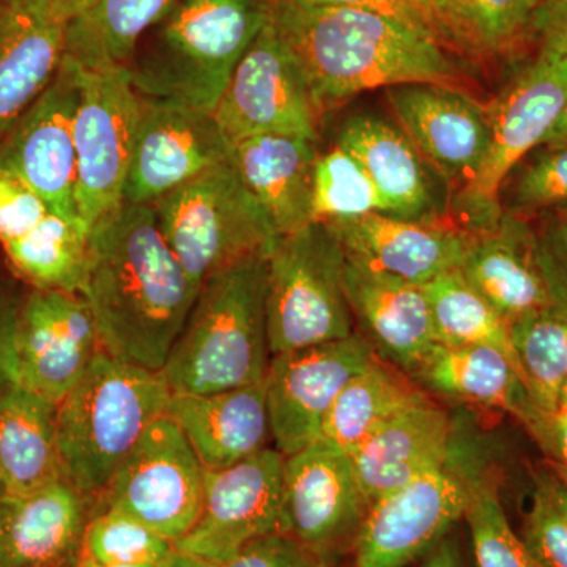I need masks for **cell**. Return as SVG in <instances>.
<instances>
[{
	"mask_svg": "<svg viewBox=\"0 0 567 567\" xmlns=\"http://www.w3.org/2000/svg\"><path fill=\"white\" fill-rule=\"evenodd\" d=\"M81 297L104 352L162 372L197 290L164 240L152 205L123 203L92 229Z\"/></svg>",
	"mask_w": 567,
	"mask_h": 567,
	"instance_id": "6da1fadb",
	"label": "cell"
},
{
	"mask_svg": "<svg viewBox=\"0 0 567 567\" xmlns=\"http://www.w3.org/2000/svg\"><path fill=\"white\" fill-rule=\"evenodd\" d=\"M271 20L322 115L379 87L436 84L468 92L464 71L435 35L388 14L274 0Z\"/></svg>",
	"mask_w": 567,
	"mask_h": 567,
	"instance_id": "7a4b0ae2",
	"label": "cell"
},
{
	"mask_svg": "<svg viewBox=\"0 0 567 567\" xmlns=\"http://www.w3.org/2000/svg\"><path fill=\"white\" fill-rule=\"evenodd\" d=\"M267 251L205 279L162 369L171 393H219L264 382L271 360Z\"/></svg>",
	"mask_w": 567,
	"mask_h": 567,
	"instance_id": "3957f363",
	"label": "cell"
},
{
	"mask_svg": "<svg viewBox=\"0 0 567 567\" xmlns=\"http://www.w3.org/2000/svg\"><path fill=\"white\" fill-rule=\"evenodd\" d=\"M274 0H178L147 54L130 62L153 102L205 112L218 106L238 62L271 18Z\"/></svg>",
	"mask_w": 567,
	"mask_h": 567,
	"instance_id": "277c9868",
	"label": "cell"
},
{
	"mask_svg": "<svg viewBox=\"0 0 567 567\" xmlns=\"http://www.w3.org/2000/svg\"><path fill=\"white\" fill-rule=\"evenodd\" d=\"M171 395L162 372L100 350L58 405L63 480L93 502L145 431L166 415Z\"/></svg>",
	"mask_w": 567,
	"mask_h": 567,
	"instance_id": "5b68a950",
	"label": "cell"
},
{
	"mask_svg": "<svg viewBox=\"0 0 567 567\" xmlns=\"http://www.w3.org/2000/svg\"><path fill=\"white\" fill-rule=\"evenodd\" d=\"M344 249L324 223L276 238L267 251V330L271 357L354 333L346 293Z\"/></svg>",
	"mask_w": 567,
	"mask_h": 567,
	"instance_id": "8992f818",
	"label": "cell"
},
{
	"mask_svg": "<svg viewBox=\"0 0 567 567\" xmlns=\"http://www.w3.org/2000/svg\"><path fill=\"white\" fill-rule=\"evenodd\" d=\"M152 207L164 240L197 293L208 276L265 251L278 238L234 159L183 183Z\"/></svg>",
	"mask_w": 567,
	"mask_h": 567,
	"instance_id": "52a82bcc",
	"label": "cell"
},
{
	"mask_svg": "<svg viewBox=\"0 0 567 567\" xmlns=\"http://www.w3.org/2000/svg\"><path fill=\"white\" fill-rule=\"evenodd\" d=\"M567 104V55L539 50L498 99L487 104L491 145L475 181L454 194V212L470 233L503 216L502 188L517 164L543 144Z\"/></svg>",
	"mask_w": 567,
	"mask_h": 567,
	"instance_id": "ba28073f",
	"label": "cell"
},
{
	"mask_svg": "<svg viewBox=\"0 0 567 567\" xmlns=\"http://www.w3.org/2000/svg\"><path fill=\"white\" fill-rule=\"evenodd\" d=\"M204 473L181 427L166 413L123 458L102 494L93 499L92 511H122L175 546L199 518Z\"/></svg>",
	"mask_w": 567,
	"mask_h": 567,
	"instance_id": "9c48e42d",
	"label": "cell"
},
{
	"mask_svg": "<svg viewBox=\"0 0 567 567\" xmlns=\"http://www.w3.org/2000/svg\"><path fill=\"white\" fill-rule=\"evenodd\" d=\"M144 103L128 66L84 70L74 123L76 205L91 229L122 207Z\"/></svg>",
	"mask_w": 567,
	"mask_h": 567,
	"instance_id": "30bf717a",
	"label": "cell"
},
{
	"mask_svg": "<svg viewBox=\"0 0 567 567\" xmlns=\"http://www.w3.org/2000/svg\"><path fill=\"white\" fill-rule=\"evenodd\" d=\"M477 472L465 451L369 506L353 543V567H406L425 557L464 517Z\"/></svg>",
	"mask_w": 567,
	"mask_h": 567,
	"instance_id": "8fae6325",
	"label": "cell"
},
{
	"mask_svg": "<svg viewBox=\"0 0 567 567\" xmlns=\"http://www.w3.org/2000/svg\"><path fill=\"white\" fill-rule=\"evenodd\" d=\"M213 115L233 144L262 134L319 140L322 112L271 18L238 62Z\"/></svg>",
	"mask_w": 567,
	"mask_h": 567,
	"instance_id": "7c38bea8",
	"label": "cell"
},
{
	"mask_svg": "<svg viewBox=\"0 0 567 567\" xmlns=\"http://www.w3.org/2000/svg\"><path fill=\"white\" fill-rule=\"evenodd\" d=\"M375 358L374 347L358 331L271 357L264 386L276 450L292 456L320 440L338 395Z\"/></svg>",
	"mask_w": 567,
	"mask_h": 567,
	"instance_id": "4fadbf2b",
	"label": "cell"
},
{
	"mask_svg": "<svg viewBox=\"0 0 567 567\" xmlns=\"http://www.w3.org/2000/svg\"><path fill=\"white\" fill-rule=\"evenodd\" d=\"M369 503L352 457L327 440H317L284 462L281 533L330 563L353 546Z\"/></svg>",
	"mask_w": 567,
	"mask_h": 567,
	"instance_id": "5bb4252c",
	"label": "cell"
},
{
	"mask_svg": "<svg viewBox=\"0 0 567 567\" xmlns=\"http://www.w3.org/2000/svg\"><path fill=\"white\" fill-rule=\"evenodd\" d=\"M84 69L63 55L61 69L39 100L0 141V167L20 175L50 212L81 218L76 205L74 123Z\"/></svg>",
	"mask_w": 567,
	"mask_h": 567,
	"instance_id": "9a60e30c",
	"label": "cell"
},
{
	"mask_svg": "<svg viewBox=\"0 0 567 567\" xmlns=\"http://www.w3.org/2000/svg\"><path fill=\"white\" fill-rule=\"evenodd\" d=\"M284 462L265 447L229 468L205 470L203 509L175 550L219 566L257 537L281 533Z\"/></svg>",
	"mask_w": 567,
	"mask_h": 567,
	"instance_id": "2e32d148",
	"label": "cell"
},
{
	"mask_svg": "<svg viewBox=\"0 0 567 567\" xmlns=\"http://www.w3.org/2000/svg\"><path fill=\"white\" fill-rule=\"evenodd\" d=\"M102 350L91 308L78 293L32 289L17 324L20 383L59 405Z\"/></svg>",
	"mask_w": 567,
	"mask_h": 567,
	"instance_id": "e0dca14e",
	"label": "cell"
},
{
	"mask_svg": "<svg viewBox=\"0 0 567 567\" xmlns=\"http://www.w3.org/2000/svg\"><path fill=\"white\" fill-rule=\"evenodd\" d=\"M386 99L399 128L454 194L475 181L491 145L487 104L436 84L394 85Z\"/></svg>",
	"mask_w": 567,
	"mask_h": 567,
	"instance_id": "ac0fdd59",
	"label": "cell"
},
{
	"mask_svg": "<svg viewBox=\"0 0 567 567\" xmlns=\"http://www.w3.org/2000/svg\"><path fill=\"white\" fill-rule=\"evenodd\" d=\"M233 152L212 112L145 99L123 203L152 205Z\"/></svg>",
	"mask_w": 567,
	"mask_h": 567,
	"instance_id": "d6986e66",
	"label": "cell"
},
{
	"mask_svg": "<svg viewBox=\"0 0 567 567\" xmlns=\"http://www.w3.org/2000/svg\"><path fill=\"white\" fill-rule=\"evenodd\" d=\"M324 224L349 262L420 286L461 267L473 240V233L451 219L412 221L371 213Z\"/></svg>",
	"mask_w": 567,
	"mask_h": 567,
	"instance_id": "ffe728a7",
	"label": "cell"
},
{
	"mask_svg": "<svg viewBox=\"0 0 567 567\" xmlns=\"http://www.w3.org/2000/svg\"><path fill=\"white\" fill-rule=\"evenodd\" d=\"M346 293L358 333L377 357L412 377L434 353L436 341L424 287L347 260Z\"/></svg>",
	"mask_w": 567,
	"mask_h": 567,
	"instance_id": "44dd1931",
	"label": "cell"
},
{
	"mask_svg": "<svg viewBox=\"0 0 567 567\" xmlns=\"http://www.w3.org/2000/svg\"><path fill=\"white\" fill-rule=\"evenodd\" d=\"M454 423L427 393L399 410L350 454L369 506L445 465L456 451Z\"/></svg>",
	"mask_w": 567,
	"mask_h": 567,
	"instance_id": "7402d4cb",
	"label": "cell"
},
{
	"mask_svg": "<svg viewBox=\"0 0 567 567\" xmlns=\"http://www.w3.org/2000/svg\"><path fill=\"white\" fill-rule=\"evenodd\" d=\"M458 270L507 323L561 303L540 259L532 219L514 213L503 212L492 229L473 234Z\"/></svg>",
	"mask_w": 567,
	"mask_h": 567,
	"instance_id": "603a6c76",
	"label": "cell"
},
{
	"mask_svg": "<svg viewBox=\"0 0 567 567\" xmlns=\"http://www.w3.org/2000/svg\"><path fill=\"white\" fill-rule=\"evenodd\" d=\"M92 502L69 481L0 499V567H76Z\"/></svg>",
	"mask_w": 567,
	"mask_h": 567,
	"instance_id": "cb8c5ba5",
	"label": "cell"
},
{
	"mask_svg": "<svg viewBox=\"0 0 567 567\" xmlns=\"http://www.w3.org/2000/svg\"><path fill=\"white\" fill-rule=\"evenodd\" d=\"M65 24L50 0H0V141L54 80Z\"/></svg>",
	"mask_w": 567,
	"mask_h": 567,
	"instance_id": "d4e9b609",
	"label": "cell"
},
{
	"mask_svg": "<svg viewBox=\"0 0 567 567\" xmlns=\"http://www.w3.org/2000/svg\"><path fill=\"white\" fill-rule=\"evenodd\" d=\"M167 415L207 472L256 456L271 439L264 382L219 393L173 394Z\"/></svg>",
	"mask_w": 567,
	"mask_h": 567,
	"instance_id": "484cf974",
	"label": "cell"
},
{
	"mask_svg": "<svg viewBox=\"0 0 567 567\" xmlns=\"http://www.w3.org/2000/svg\"><path fill=\"white\" fill-rule=\"evenodd\" d=\"M319 155L315 141L293 134H262L235 142L234 164L278 237L312 223Z\"/></svg>",
	"mask_w": 567,
	"mask_h": 567,
	"instance_id": "4316f807",
	"label": "cell"
},
{
	"mask_svg": "<svg viewBox=\"0 0 567 567\" xmlns=\"http://www.w3.org/2000/svg\"><path fill=\"white\" fill-rule=\"evenodd\" d=\"M336 145L352 155L385 197L390 213L412 221H439L427 163L399 126L374 115H353L338 133Z\"/></svg>",
	"mask_w": 567,
	"mask_h": 567,
	"instance_id": "83f0119b",
	"label": "cell"
},
{
	"mask_svg": "<svg viewBox=\"0 0 567 567\" xmlns=\"http://www.w3.org/2000/svg\"><path fill=\"white\" fill-rule=\"evenodd\" d=\"M412 379L450 401L513 416L522 427L540 410L516 365L491 346H439Z\"/></svg>",
	"mask_w": 567,
	"mask_h": 567,
	"instance_id": "f1b7e54d",
	"label": "cell"
},
{
	"mask_svg": "<svg viewBox=\"0 0 567 567\" xmlns=\"http://www.w3.org/2000/svg\"><path fill=\"white\" fill-rule=\"evenodd\" d=\"M0 476L7 494L63 480L58 405L22 385L0 398Z\"/></svg>",
	"mask_w": 567,
	"mask_h": 567,
	"instance_id": "f546056e",
	"label": "cell"
},
{
	"mask_svg": "<svg viewBox=\"0 0 567 567\" xmlns=\"http://www.w3.org/2000/svg\"><path fill=\"white\" fill-rule=\"evenodd\" d=\"M175 0H93L65 24V58L87 71L128 66L137 41Z\"/></svg>",
	"mask_w": 567,
	"mask_h": 567,
	"instance_id": "4dcf8cb0",
	"label": "cell"
},
{
	"mask_svg": "<svg viewBox=\"0 0 567 567\" xmlns=\"http://www.w3.org/2000/svg\"><path fill=\"white\" fill-rule=\"evenodd\" d=\"M543 0H427L436 39L475 59L505 58L529 40Z\"/></svg>",
	"mask_w": 567,
	"mask_h": 567,
	"instance_id": "1f68e13d",
	"label": "cell"
},
{
	"mask_svg": "<svg viewBox=\"0 0 567 567\" xmlns=\"http://www.w3.org/2000/svg\"><path fill=\"white\" fill-rule=\"evenodd\" d=\"M424 394L412 377L377 357L338 395L320 439L352 454L380 425Z\"/></svg>",
	"mask_w": 567,
	"mask_h": 567,
	"instance_id": "d6a6232c",
	"label": "cell"
},
{
	"mask_svg": "<svg viewBox=\"0 0 567 567\" xmlns=\"http://www.w3.org/2000/svg\"><path fill=\"white\" fill-rule=\"evenodd\" d=\"M92 229L81 218L48 213L35 227L2 245L13 270L32 289L81 295Z\"/></svg>",
	"mask_w": 567,
	"mask_h": 567,
	"instance_id": "836d02e7",
	"label": "cell"
},
{
	"mask_svg": "<svg viewBox=\"0 0 567 567\" xmlns=\"http://www.w3.org/2000/svg\"><path fill=\"white\" fill-rule=\"evenodd\" d=\"M423 287L440 346L495 347L509 358L522 375L511 344L509 323L466 281L458 268L436 276Z\"/></svg>",
	"mask_w": 567,
	"mask_h": 567,
	"instance_id": "e575fe53",
	"label": "cell"
},
{
	"mask_svg": "<svg viewBox=\"0 0 567 567\" xmlns=\"http://www.w3.org/2000/svg\"><path fill=\"white\" fill-rule=\"evenodd\" d=\"M511 344L537 409L554 412L567 377V303H555L509 323Z\"/></svg>",
	"mask_w": 567,
	"mask_h": 567,
	"instance_id": "d590c367",
	"label": "cell"
},
{
	"mask_svg": "<svg viewBox=\"0 0 567 567\" xmlns=\"http://www.w3.org/2000/svg\"><path fill=\"white\" fill-rule=\"evenodd\" d=\"M464 517L477 567H546L511 525L494 472L473 475Z\"/></svg>",
	"mask_w": 567,
	"mask_h": 567,
	"instance_id": "8d00e7d4",
	"label": "cell"
},
{
	"mask_svg": "<svg viewBox=\"0 0 567 567\" xmlns=\"http://www.w3.org/2000/svg\"><path fill=\"white\" fill-rule=\"evenodd\" d=\"M371 213L391 215L385 197L360 163L338 145L319 155L312 189V223L358 218Z\"/></svg>",
	"mask_w": 567,
	"mask_h": 567,
	"instance_id": "74e56055",
	"label": "cell"
},
{
	"mask_svg": "<svg viewBox=\"0 0 567 567\" xmlns=\"http://www.w3.org/2000/svg\"><path fill=\"white\" fill-rule=\"evenodd\" d=\"M175 551L166 537L122 511L93 509L81 554L104 565H162Z\"/></svg>",
	"mask_w": 567,
	"mask_h": 567,
	"instance_id": "f35d334b",
	"label": "cell"
},
{
	"mask_svg": "<svg viewBox=\"0 0 567 567\" xmlns=\"http://www.w3.org/2000/svg\"><path fill=\"white\" fill-rule=\"evenodd\" d=\"M503 189V210L522 218L567 210V145L537 147L509 174Z\"/></svg>",
	"mask_w": 567,
	"mask_h": 567,
	"instance_id": "ab89813d",
	"label": "cell"
},
{
	"mask_svg": "<svg viewBox=\"0 0 567 567\" xmlns=\"http://www.w3.org/2000/svg\"><path fill=\"white\" fill-rule=\"evenodd\" d=\"M532 480L520 536L544 566L567 567V484L547 461Z\"/></svg>",
	"mask_w": 567,
	"mask_h": 567,
	"instance_id": "60d3db41",
	"label": "cell"
},
{
	"mask_svg": "<svg viewBox=\"0 0 567 567\" xmlns=\"http://www.w3.org/2000/svg\"><path fill=\"white\" fill-rule=\"evenodd\" d=\"M48 213L47 203L28 182L0 167V245L31 233Z\"/></svg>",
	"mask_w": 567,
	"mask_h": 567,
	"instance_id": "b9f144b4",
	"label": "cell"
},
{
	"mask_svg": "<svg viewBox=\"0 0 567 567\" xmlns=\"http://www.w3.org/2000/svg\"><path fill=\"white\" fill-rule=\"evenodd\" d=\"M315 555L284 533L257 537L219 567H315Z\"/></svg>",
	"mask_w": 567,
	"mask_h": 567,
	"instance_id": "7bdbcfd3",
	"label": "cell"
},
{
	"mask_svg": "<svg viewBox=\"0 0 567 567\" xmlns=\"http://www.w3.org/2000/svg\"><path fill=\"white\" fill-rule=\"evenodd\" d=\"M537 249L558 300L567 303V210L533 219Z\"/></svg>",
	"mask_w": 567,
	"mask_h": 567,
	"instance_id": "ee69618b",
	"label": "cell"
},
{
	"mask_svg": "<svg viewBox=\"0 0 567 567\" xmlns=\"http://www.w3.org/2000/svg\"><path fill=\"white\" fill-rule=\"evenodd\" d=\"M22 295L17 290H0V398L21 385L18 375L17 324Z\"/></svg>",
	"mask_w": 567,
	"mask_h": 567,
	"instance_id": "f6af8a7d",
	"label": "cell"
},
{
	"mask_svg": "<svg viewBox=\"0 0 567 567\" xmlns=\"http://www.w3.org/2000/svg\"><path fill=\"white\" fill-rule=\"evenodd\" d=\"M524 429L543 451L546 461L567 470V410H539Z\"/></svg>",
	"mask_w": 567,
	"mask_h": 567,
	"instance_id": "bcb514c9",
	"label": "cell"
},
{
	"mask_svg": "<svg viewBox=\"0 0 567 567\" xmlns=\"http://www.w3.org/2000/svg\"><path fill=\"white\" fill-rule=\"evenodd\" d=\"M529 40L536 48L567 55V0H543L533 17Z\"/></svg>",
	"mask_w": 567,
	"mask_h": 567,
	"instance_id": "7dc6e473",
	"label": "cell"
},
{
	"mask_svg": "<svg viewBox=\"0 0 567 567\" xmlns=\"http://www.w3.org/2000/svg\"><path fill=\"white\" fill-rule=\"evenodd\" d=\"M298 2L309 3V6L349 7V9L377 11V13L388 14V17L404 21L413 28L423 29V31L435 35L434 28L427 18L405 0H298Z\"/></svg>",
	"mask_w": 567,
	"mask_h": 567,
	"instance_id": "c3c4849f",
	"label": "cell"
},
{
	"mask_svg": "<svg viewBox=\"0 0 567 567\" xmlns=\"http://www.w3.org/2000/svg\"><path fill=\"white\" fill-rule=\"evenodd\" d=\"M420 567H465L461 544L454 535H447L427 555Z\"/></svg>",
	"mask_w": 567,
	"mask_h": 567,
	"instance_id": "681fc988",
	"label": "cell"
},
{
	"mask_svg": "<svg viewBox=\"0 0 567 567\" xmlns=\"http://www.w3.org/2000/svg\"><path fill=\"white\" fill-rule=\"evenodd\" d=\"M52 13L59 21L66 24L71 18L80 14L82 10L87 9L93 0H50Z\"/></svg>",
	"mask_w": 567,
	"mask_h": 567,
	"instance_id": "f907efd6",
	"label": "cell"
},
{
	"mask_svg": "<svg viewBox=\"0 0 567 567\" xmlns=\"http://www.w3.org/2000/svg\"><path fill=\"white\" fill-rule=\"evenodd\" d=\"M555 145H567V104L539 147H555Z\"/></svg>",
	"mask_w": 567,
	"mask_h": 567,
	"instance_id": "816d5d0a",
	"label": "cell"
},
{
	"mask_svg": "<svg viewBox=\"0 0 567 567\" xmlns=\"http://www.w3.org/2000/svg\"><path fill=\"white\" fill-rule=\"evenodd\" d=\"M159 567H219L215 563L205 561V559L192 557V555L182 554L175 550L166 561H163Z\"/></svg>",
	"mask_w": 567,
	"mask_h": 567,
	"instance_id": "f5cc1de1",
	"label": "cell"
},
{
	"mask_svg": "<svg viewBox=\"0 0 567 567\" xmlns=\"http://www.w3.org/2000/svg\"><path fill=\"white\" fill-rule=\"evenodd\" d=\"M76 567H159V565H104V563L95 561L87 555L81 554Z\"/></svg>",
	"mask_w": 567,
	"mask_h": 567,
	"instance_id": "db71d44e",
	"label": "cell"
},
{
	"mask_svg": "<svg viewBox=\"0 0 567 567\" xmlns=\"http://www.w3.org/2000/svg\"><path fill=\"white\" fill-rule=\"evenodd\" d=\"M405 2H409L410 6H413L417 11H421V13L427 18V21L431 22L432 25L431 14H429L427 0H405ZM432 28H434V25H432Z\"/></svg>",
	"mask_w": 567,
	"mask_h": 567,
	"instance_id": "11a10c76",
	"label": "cell"
},
{
	"mask_svg": "<svg viewBox=\"0 0 567 567\" xmlns=\"http://www.w3.org/2000/svg\"><path fill=\"white\" fill-rule=\"evenodd\" d=\"M557 409L567 410V377L563 382L561 390H559Z\"/></svg>",
	"mask_w": 567,
	"mask_h": 567,
	"instance_id": "9f6ffc18",
	"label": "cell"
},
{
	"mask_svg": "<svg viewBox=\"0 0 567 567\" xmlns=\"http://www.w3.org/2000/svg\"><path fill=\"white\" fill-rule=\"evenodd\" d=\"M548 464L554 466L555 472H557L558 475L563 477V481H565V483L567 484V470L563 468V466L551 464V462H548Z\"/></svg>",
	"mask_w": 567,
	"mask_h": 567,
	"instance_id": "6f0895ef",
	"label": "cell"
},
{
	"mask_svg": "<svg viewBox=\"0 0 567 567\" xmlns=\"http://www.w3.org/2000/svg\"><path fill=\"white\" fill-rule=\"evenodd\" d=\"M7 494L6 484H3L2 476H0V499Z\"/></svg>",
	"mask_w": 567,
	"mask_h": 567,
	"instance_id": "680465c9",
	"label": "cell"
},
{
	"mask_svg": "<svg viewBox=\"0 0 567 567\" xmlns=\"http://www.w3.org/2000/svg\"><path fill=\"white\" fill-rule=\"evenodd\" d=\"M315 567H331V566H330V563H319V565H317Z\"/></svg>",
	"mask_w": 567,
	"mask_h": 567,
	"instance_id": "91938a15",
	"label": "cell"
},
{
	"mask_svg": "<svg viewBox=\"0 0 567 567\" xmlns=\"http://www.w3.org/2000/svg\"><path fill=\"white\" fill-rule=\"evenodd\" d=\"M0 290H2V289H0Z\"/></svg>",
	"mask_w": 567,
	"mask_h": 567,
	"instance_id": "94428289",
	"label": "cell"
}]
</instances>
